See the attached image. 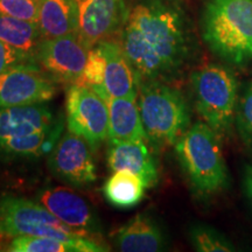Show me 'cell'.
<instances>
[{
	"label": "cell",
	"instance_id": "1",
	"mask_svg": "<svg viewBox=\"0 0 252 252\" xmlns=\"http://www.w3.org/2000/svg\"><path fill=\"white\" fill-rule=\"evenodd\" d=\"M119 42L137 87L145 81H173L193 54L190 23L182 1L137 0Z\"/></svg>",
	"mask_w": 252,
	"mask_h": 252
},
{
	"label": "cell",
	"instance_id": "2",
	"mask_svg": "<svg viewBox=\"0 0 252 252\" xmlns=\"http://www.w3.org/2000/svg\"><path fill=\"white\" fill-rule=\"evenodd\" d=\"M201 34L214 55L231 65L252 62V0H209Z\"/></svg>",
	"mask_w": 252,
	"mask_h": 252
},
{
	"label": "cell",
	"instance_id": "3",
	"mask_svg": "<svg viewBox=\"0 0 252 252\" xmlns=\"http://www.w3.org/2000/svg\"><path fill=\"white\" fill-rule=\"evenodd\" d=\"M182 172L195 193L212 196L229 185L220 137L204 122H196L174 145Z\"/></svg>",
	"mask_w": 252,
	"mask_h": 252
},
{
	"label": "cell",
	"instance_id": "4",
	"mask_svg": "<svg viewBox=\"0 0 252 252\" xmlns=\"http://www.w3.org/2000/svg\"><path fill=\"white\" fill-rule=\"evenodd\" d=\"M137 103L147 140L157 149L174 146L190 126L187 100L180 90L167 82H141Z\"/></svg>",
	"mask_w": 252,
	"mask_h": 252
},
{
	"label": "cell",
	"instance_id": "5",
	"mask_svg": "<svg viewBox=\"0 0 252 252\" xmlns=\"http://www.w3.org/2000/svg\"><path fill=\"white\" fill-rule=\"evenodd\" d=\"M0 231L9 237L35 236L75 244L81 252H104L109 249L96 239L74 231L40 202L6 195L0 198Z\"/></svg>",
	"mask_w": 252,
	"mask_h": 252
},
{
	"label": "cell",
	"instance_id": "6",
	"mask_svg": "<svg viewBox=\"0 0 252 252\" xmlns=\"http://www.w3.org/2000/svg\"><path fill=\"white\" fill-rule=\"evenodd\" d=\"M194 105L202 122L220 137L235 125L238 104V82L232 70L220 63H208L190 76Z\"/></svg>",
	"mask_w": 252,
	"mask_h": 252
},
{
	"label": "cell",
	"instance_id": "7",
	"mask_svg": "<svg viewBox=\"0 0 252 252\" xmlns=\"http://www.w3.org/2000/svg\"><path fill=\"white\" fill-rule=\"evenodd\" d=\"M68 131L84 138L94 150L109 139V106L98 93L82 84H70L65 94Z\"/></svg>",
	"mask_w": 252,
	"mask_h": 252
},
{
	"label": "cell",
	"instance_id": "8",
	"mask_svg": "<svg viewBox=\"0 0 252 252\" xmlns=\"http://www.w3.org/2000/svg\"><path fill=\"white\" fill-rule=\"evenodd\" d=\"M58 94V83L36 63H21L0 75V106L47 103Z\"/></svg>",
	"mask_w": 252,
	"mask_h": 252
},
{
	"label": "cell",
	"instance_id": "9",
	"mask_svg": "<svg viewBox=\"0 0 252 252\" xmlns=\"http://www.w3.org/2000/svg\"><path fill=\"white\" fill-rule=\"evenodd\" d=\"M90 144L67 131L49 153L48 166L53 175L72 187H87L96 182V162Z\"/></svg>",
	"mask_w": 252,
	"mask_h": 252
},
{
	"label": "cell",
	"instance_id": "10",
	"mask_svg": "<svg viewBox=\"0 0 252 252\" xmlns=\"http://www.w3.org/2000/svg\"><path fill=\"white\" fill-rule=\"evenodd\" d=\"M89 48L76 34L42 39L36 50L37 65L56 83L75 84L86 67Z\"/></svg>",
	"mask_w": 252,
	"mask_h": 252
},
{
	"label": "cell",
	"instance_id": "11",
	"mask_svg": "<svg viewBox=\"0 0 252 252\" xmlns=\"http://www.w3.org/2000/svg\"><path fill=\"white\" fill-rule=\"evenodd\" d=\"M77 35L91 49L123 31L128 14L127 0H77Z\"/></svg>",
	"mask_w": 252,
	"mask_h": 252
},
{
	"label": "cell",
	"instance_id": "12",
	"mask_svg": "<svg viewBox=\"0 0 252 252\" xmlns=\"http://www.w3.org/2000/svg\"><path fill=\"white\" fill-rule=\"evenodd\" d=\"M37 202L78 234L90 238L102 234V225L96 210L86 198L71 188L41 189L37 194Z\"/></svg>",
	"mask_w": 252,
	"mask_h": 252
},
{
	"label": "cell",
	"instance_id": "13",
	"mask_svg": "<svg viewBox=\"0 0 252 252\" xmlns=\"http://www.w3.org/2000/svg\"><path fill=\"white\" fill-rule=\"evenodd\" d=\"M106 161L112 172L126 171L138 175L146 188L159 179L156 160L145 140L108 139Z\"/></svg>",
	"mask_w": 252,
	"mask_h": 252
},
{
	"label": "cell",
	"instance_id": "14",
	"mask_svg": "<svg viewBox=\"0 0 252 252\" xmlns=\"http://www.w3.org/2000/svg\"><path fill=\"white\" fill-rule=\"evenodd\" d=\"M63 118L46 103L0 106V141L48 130Z\"/></svg>",
	"mask_w": 252,
	"mask_h": 252
},
{
	"label": "cell",
	"instance_id": "15",
	"mask_svg": "<svg viewBox=\"0 0 252 252\" xmlns=\"http://www.w3.org/2000/svg\"><path fill=\"white\" fill-rule=\"evenodd\" d=\"M105 58V77L103 87L94 89L103 97L137 99L138 87L132 67L121 42L113 40L98 43Z\"/></svg>",
	"mask_w": 252,
	"mask_h": 252
},
{
	"label": "cell",
	"instance_id": "16",
	"mask_svg": "<svg viewBox=\"0 0 252 252\" xmlns=\"http://www.w3.org/2000/svg\"><path fill=\"white\" fill-rule=\"evenodd\" d=\"M116 247L124 252H157L166 249V238L158 222L149 214H138L119 228Z\"/></svg>",
	"mask_w": 252,
	"mask_h": 252
},
{
	"label": "cell",
	"instance_id": "17",
	"mask_svg": "<svg viewBox=\"0 0 252 252\" xmlns=\"http://www.w3.org/2000/svg\"><path fill=\"white\" fill-rule=\"evenodd\" d=\"M37 26L42 39L76 34L78 28L77 0H40Z\"/></svg>",
	"mask_w": 252,
	"mask_h": 252
},
{
	"label": "cell",
	"instance_id": "18",
	"mask_svg": "<svg viewBox=\"0 0 252 252\" xmlns=\"http://www.w3.org/2000/svg\"><path fill=\"white\" fill-rule=\"evenodd\" d=\"M109 106V139L147 140L137 99L104 97Z\"/></svg>",
	"mask_w": 252,
	"mask_h": 252
},
{
	"label": "cell",
	"instance_id": "19",
	"mask_svg": "<svg viewBox=\"0 0 252 252\" xmlns=\"http://www.w3.org/2000/svg\"><path fill=\"white\" fill-rule=\"evenodd\" d=\"M64 130V118L58 124L25 137L0 141V152L13 158H39L49 154Z\"/></svg>",
	"mask_w": 252,
	"mask_h": 252
},
{
	"label": "cell",
	"instance_id": "20",
	"mask_svg": "<svg viewBox=\"0 0 252 252\" xmlns=\"http://www.w3.org/2000/svg\"><path fill=\"white\" fill-rule=\"evenodd\" d=\"M146 186L138 175L126 171L113 172L103 186L106 201L119 209H128L140 203Z\"/></svg>",
	"mask_w": 252,
	"mask_h": 252
},
{
	"label": "cell",
	"instance_id": "21",
	"mask_svg": "<svg viewBox=\"0 0 252 252\" xmlns=\"http://www.w3.org/2000/svg\"><path fill=\"white\" fill-rule=\"evenodd\" d=\"M0 40L35 59L42 35L37 24L0 14Z\"/></svg>",
	"mask_w": 252,
	"mask_h": 252
},
{
	"label": "cell",
	"instance_id": "22",
	"mask_svg": "<svg viewBox=\"0 0 252 252\" xmlns=\"http://www.w3.org/2000/svg\"><path fill=\"white\" fill-rule=\"evenodd\" d=\"M189 241L198 252H231L234 245L225 236L209 225L196 224L189 230Z\"/></svg>",
	"mask_w": 252,
	"mask_h": 252
},
{
	"label": "cell",
	"instance_id": "23",
	"mask_svg": "<svg viewBox=\"0 0 252 252\" xmlns=\"http://www.w3.org/2000/svg\"><path fill=\"white\" fill-rule=\"evenodd\" d=\"M7 251L12 252H81L75 244L60 239L35 236H17L9 243Z\"/></svg>",
	"mask_w": 252,
	"mask_h": 252
},
{
	"label": "cell",
	"instance_id": "24",
	"mask_svg": "<svg viewBox=\"0 0 252 252\" xmlns=\"http://www.w3.org/2000/svg\"><path fill=\"white\" fill-rule=\"evenodd\" d=\"M235 125L243 143L252 149V80L239 94Z\"/></svg>",
	"mask_w": 252,
	"mask_h": 252
},
{
	"label": "cell",
	"instance_id": "25",
	"mask_svg": "<svg viewBox=\"0 0 252 252\" xmlns=\"http://www.w3.org/2000/svg\"><path fill=\"white\" fill-rule=\"evenodd\" d=\"M105 58L99 45H96L89 50L86 67L82 72L77 84L89 87L91 89L103 87L105 77Z\"/></svg>",
	"mask_w": 252,
	"mask_h": 252
},
{
	"label": "cell",
	"instance_id": "26",
	"mask_svg": "<svg viewBox=\"0 0 252 252\" xmlns=\"http://www.w3.org/2000/svg\"><path fill=\"white\" fill-rule=\"evenodd\" d=\"M40 0H0V14L37 24Z\"/></svg>",
	"mask_w": 252,
	"mask_h": 252
},
{
	"label": "cell",
	"instance_id": "27",
	"mask_svg": "<svg viewBox=\"0 0 252 252\" xmlns=\"http://www.w3.org/2000/svg\"><path fill=\"white\" fill-rule=\"evenodd\" d=\"M21 63H36V61L33 56L25 54L21 50L0 40V75L8 70L9 68L21 64Z\"/></svg>",
	"mask_w": 252,
	"mask_h": 252
},
{
	"label": "cell",
	"instance_id": "28",
	"mask_svg": "<svg viewBox=\"0 0 252 252\" xmlns=\"http://www.w3.org/2000/svg\"><path fill=\"white\" fill-rule=\"evenodd\" d=\"M245 187H247V193L252 201V165L247 168L245 172Z\"/></svg>",
	"mask_w": 252,
	"mask_h": 252
}]
</instances>
